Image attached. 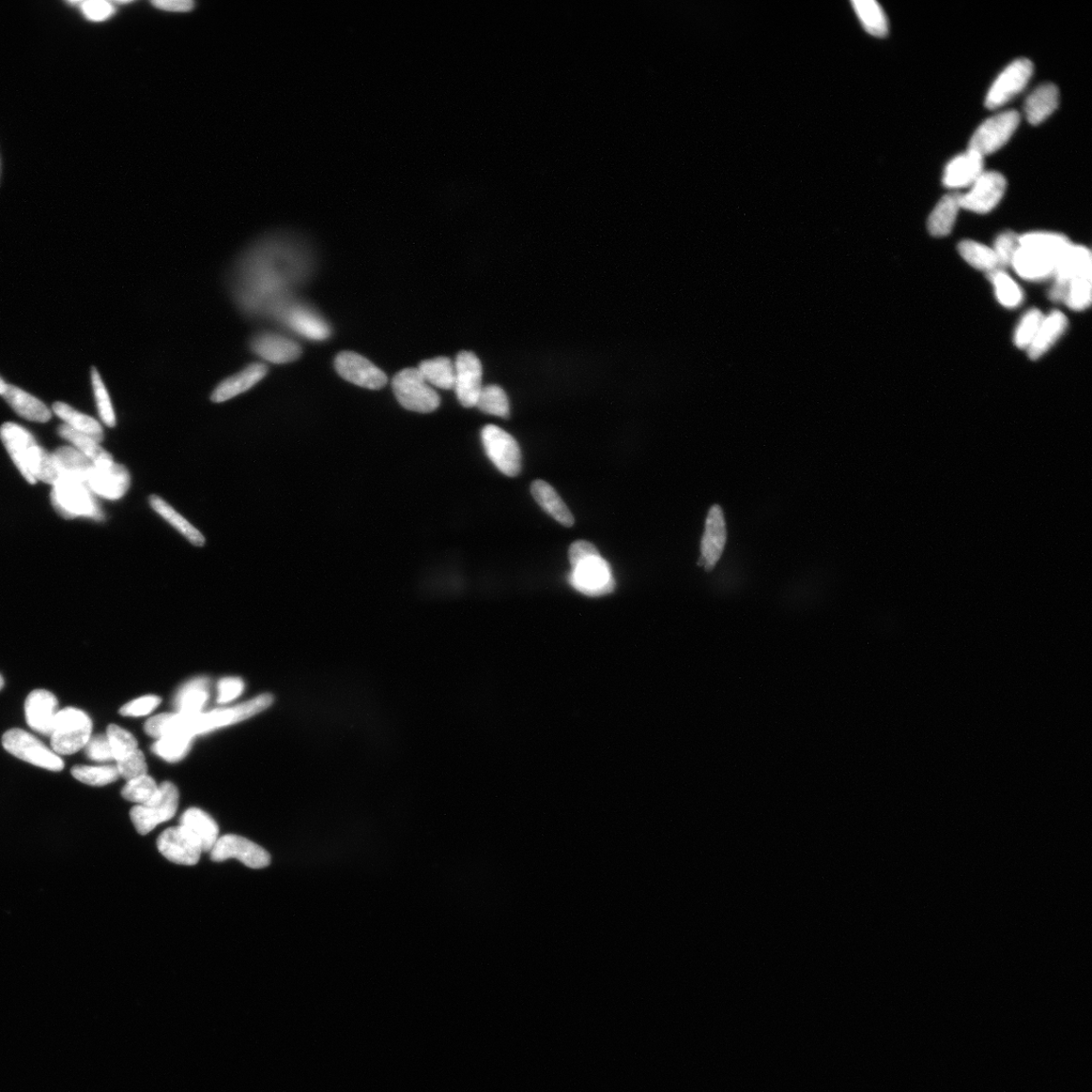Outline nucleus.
<instances>
[{"mask_svg": "<svg viewBox=\"0 0 1092 1092\" xmlns=\"http://www.w3.org/2000/svg\"><path fill=\"white\" fill-rule=\"evenodd\" d=\"M300 250L293 239L275 234L259 239L237 259L228 286L245 316L271 319L280 305L292 300L291 289L303 276Z\"/></svg>", "mask_w": 1092, "mask_h": 1092, "instance_id": "obj_1", "label": "nucleus"}, {"mask_svg": "<svg viewBox=\"0 0 1092 1092\" xmlns=\"http://www.w3.org/2000/svg\"><path fill=\"white\" fill-rule=\"evenodd\" d=\"M274 697L263 694L231 708L216 709L208 713L181 714L164 713L149 720L145 731L156 739L171 734H185L191 737L206 734L218 728L229 726L248 720L273 705Z\"/></svg>", "mask_w": 1092, "mask_h": 1092, "instance_id": "obj_2", "label": "nucleus"}, {"mask_svg": "<svg viewBox=\"0 0 1092 1092\" xmlns=\"http://www.w3.org/2000/svg\"><path fill=\"white\" fill-rule=\"evenodd\" d=\"M2 439L14 465L26 480L54 486L60 478L52 454L39 446L31 432L19 424L8 422L0 427Z\"/></svg>", "mask_w": 1092, "mask_h": 1092, "instance_id": "obj_3", "label": "nucleus"}, {"mask_svg": "<svg viewBox=\"0 0 1092 1092\" xmlns=\"http://www.w3.org/2000/svg\"><path fill=\"white\" fill-rule=\"evenodd\" d=\"M1069 239L1064 234L1053 232H1031L1020 236L1011 266L1021 277L1039 281L1054 276L1057 264L1070 246Z\"/></svg>", "mask_w": 1092, "mask_h": 1092, "instance_id": "obj_4", "label": "nucleus"}, {"mask_svg": "<svg viewBox=\"0 0 1092 1092\" xmlns=\"http://www.w3.org/2000/svg\"><path fill=\"white\" fill-rule=\"evenodd\" d=\"M93 722L76 707L59 710L51 731V746L57 755L77 754L92 738Z\"/></svg>", "mask_w": 1092, "mask_h": 1092, "instance_id": "obj_5", "label": "nucleus"}, {"mask_svg": "<svg viewBox=\"0 0 1092 1092\" xmlns=\"http://www.w3.org/2000/svg\"><path fill=\"white\" fill-rule=\"evenodd\" d=\"M51 502L56 512L65 519L86 517L103 520V513L93 492L81 482L60 477L53 486Z\"/></svg>", "mask_w": 1092, "mask_h": 1092, "instance_id": "obj_6", "label": "nucleus"}, {"mask_svg": "<svg viewBox=\"0 0 1092 1092\" xmlns=\"http://www.w3.org/2000/svg\"><path fill=\"white\" fill-rule=\"evenodd\" d=\"M393 391L401 405L413 412L431 413L440 405V397L424 380L418 368H406L397 373Z\"/></svg>", "mask_w": 1092, "mask_h": 1092, "instance_id": "obj_7", "label": "nucleus"}, {"mask_svg": "<svg viewBox=\"0 0 1092 1092\" xmlns=\"http://www.w3.org/2000/svg\"><path fill=\"white\" fill-rule=\"evenodd\" d=\"M5 750L10 755L39 768L52 772L64 769V761L39 739L21 728H12L3 737Z\"/></svg>", "mask_w": 1092, "mask_h": 1092, "instance_id": "obj_8", "label": "nucleus"}, {"mask_svg": "<svg viewBox=\"0 0 1092 1092\" xmlns=\"http://www.w3.org/2000/svg\"><path fill=\"white\" fill-rule=\"evenodd\" d=\"M178 800L177 788L170 782L162 783L151 802L133 807L130 815L134 829L146 835L163 822L170 821L176 815Z\"/></svg>", "mask_w": 1092, "mask_h": 1092, "instance_id": "obj_9", "label": "nucleus"}, {"mask_svg": "<svg viewBox=\"0 0 1092 1092\" xmlns=\"http://www.w3.org/2000/svg\"><path fill=\"white\" fill-rule=\"evenodd\" d=\"M567 580L578 592L590 597L604 596L616 589L610 564L600 553L582 559L573 565Z\"/></svg>", "mask_w": 1092, "mask_h": 1092, "instance_id": "obj_10", "label": "nucleus"}, {"mask_svg": "<svg viewBox=\"0 0 1092 1092\" xmlns=\"http://www.w3.org/2000/svg\"><path fill=\"white\" fill-rule=\"evenodd\" d=\"M1020 123L1021 115L1013 110L993 116L975 132L968 149L983 157L993 154L1010 141Z\"/></svg>", "mask_w": 1092, "mask_h": 1092, "instance_id": "obj_11", "label": "nucleus"}, {"mask_svg": "<svg viewBox=\"0 0 1092 1092\" xmlns=\"http://www.w3.org/2000/svg\"><path fill=\"white\" fill-rule=\"evenodd\" d=\"M271 319L286 325L292 331L313 341H323L331 334V326L318 313L292 300L280 305Z\"/></svg>", "mask_w": 1092, "mask_h": 1092, "instance_id": "obj_12", "label": "nucleus"}, {"mask_svg": "<svg viewBox=\"0 0 1092 1092\" xmlns=\"http://www.w3.org/2000/svg\"><path fill=\"white\" fill-rule=\"evenodd\" d=\"M482 441L488 457L502 474L511 477L520 474L521 451L510 434L496 425H487L482 430Z\"/></svg>", "mask_w": 1092, "mask_h": 1092, "instance_id": "obj_13", "label": "nucleus"}, {"mask_svg": "<svg viewBox=\"0 0 1092 1092\" xmlns=\"http://www.w3.org/2000/svg\"><path fill=\"white\" fill-rule=\"evenodd\" d=\"M1034 64L1027 58L1014 60L992 85L986 96L987 109L995 110L1004 106L1017 95L1021 94L1033 76Z\"/></svg>", "mask_w": 1092, "mask_h": 1092, "instance_id": "obj_14", "label": "nucleus"}, {"mask_svg": "<svg viewBox=\"0 0 1092 1092\" xmlns=\"http://www.w3.org/2000/svg\"><path fill=\"white\" fill-rule=\"evenodd\" d=\"M209 855L213 862L236 859L251 869H263L272 862L271 855L262 847L237 834L220 836Z\"/></svg>", "mask_w": 1092, "mask_h": 1092, "instance_id": "obj_15", "label": "nucleus"}, {"mask_svg": "<svg viewBox=\"0 0 1092 1092\" xmlns=\"http://www.w3.org/2000/svg\"><path fill=\"white\" fill-rule=\"evenodd\" d=\"M1007 189V179L997 171H984L965 193H960L961 208L987 214L1000 203Z\"/></svg>", "mask_w": 1092, "mask_h": 1092, "instance_id": "obj_16", "label": "nucleus"}, {"mask_svg": "<svg viewBox=\"0 0 1092 1092\" xmlns=\"http://www.w3.org/2000/svg\"><path fill=\"white\" fill-rule=\"evenodd\" d=\"M339 376L356 385L380 390L387 383L385 373L361 354L343 351L335 359Z\"/></svg>", "mask_w": 1092, "mask_h": 1092, "instance_id": "obj_17", "label": "nucleus"}, {"mask_svg": "<svg viewBox=\"0 0 1092 1092\" xmlns=\"http://www.w3.org/2000/svg\"><path fill=\"white\" fill-rule=\"evenodd\" d=\"M455 390L461 405L475 407L482 391L483 367L480 359L471 351H461L456 357Z\"/></svg>", "mask_w": 1092, "mask_h": 1092, "instance_id": "obj_18", "label": "nucleus"}, {"mask_svg": "<svg viewBox=\"0 0 1092 1092\" xmlns=\"http://www.w3.org/2000/svg\"><path fill=\"white\" fill-rule=\"evenodd\" d=\"M131 485V475L127 468L116 463L95 465L89 474L86 486L96 495L108 500H118L126 495Z\"/></svg>", "mask_w": 1092, "mask_h": 1092, "instance_id": "obj_19", "label": "nucleus"}, {"mask_svg": "<svg viewBox=\"0 0 1092 1092\" xmlns=\"http://www.w3.org/2000/svg\"><path fill=\"white\" fill-rule=\"evenodd\" d=\"M157 848L162 856L177 865H197L203 854L200 845L181 826L164 831L157 839Z\"/></svg>", "mask_w": 1092, "mask_h": 1092, "instance_id": "obj_20", "label": "nucleus"}, {"mask_svg": "<svg viewBox=\"0 0 1092 1092\" xmlns=\"http://www.w3.org/2000/svg\"><path fill=\"white\" fill-rule=\"evenodd\" d=\"M250 350L264 362L274 365L293 363L302 354L300 344L276 332L254 335L250 340Z\"/></svg>", "mask_w": 1092, "mask_h": 1092, "instance_id": "obj_21", "label": "nucleus"}, {"mask_svg": "<svg viewBox=\"0 0 1092 1092\" xmlns=\"http://www.w3.org/2000/svg\"><path fill=\"white\" fill-rule=\"evenodd\" d=\"M727 540V532L723 508L714 505L710 508L707 519L705 535L701 542V559L699 564L711 571L721 560Z\"/></svg>", "mask_w": 1092, "mask_h": 1092, "instance_id": "obj_22", "label": "nucleus"}, {"mask_svg": "<svg viewBox=\"0 0 1092 1092\" xmlns=\"http://www.w3.org/2000/svg\"><path fill=\"white\" fill-rule=\"evenodd\" d=\"M58 710L56 696L45 689L29 693L25 703L26 721L29 727L44 736L51 735Z\"/></svg>", "mask_w": 1092, "mask_h": 1092, "instance_id": "obj_23", "label": "nucleus"}, {"mask_svg": "<svg viewBox=\"0 0 1092 1092\" xmlns=\"http://www.w3.org/2000/svg\"><path fill=\"white\" fill-rule=\"evenodd\" d=\"M984 172V157L968 151L954 157L942 175V185L949 188H970Z\"/></svg>", "mask_w": 1092, "mask_h": 1092, "instance_id": "obj_24", "label": "nucleus"}, {"mask_svg": "<svg viewBox=\"0 0 1092 1092\" xmlns=\"http://www.w3.org/2000/svg\"><path fill=\"white\" fill-rule=\"evenodd\" d=\"M268 373V367L261 363L247 366L242 371L221 382L212 393L214 403H224L251 390L260 384Z\"/></svg>", "mask_w": 1092, "mask_h": 1092, "instance_id": "obj_25", "label": "nucleus"}, {"mask_svg": "<svg viewBox=\"0 0 1092 1092\" xmlns=\"http://www.w3.org/2000/svg\"><path fill=\"white\" fill-rule=\"evenodd\" d=\"M179 826L202 848L203 852H209L219 840L220 829L215 819L200 809L188 810L179 820Z\"/></svg>", "mask_w": 1092, "mask_h": 1092, "instance_id": "obj_26", "label": "nucleus"}, {"mask_svg": "<svg viewBox=\"0 0 1092 1092\" xmlns=\"http://www.w3.org/2000/svg\"><path fill=\"white\" fill-rule=\"evenodd\" d=\"M1092 276V258L1090 250L1084 246L1073 245L1066 249L1060 259L1054 273L1055 281L1069 282L1076 278Z\"/></svg>", "mask_w": 1092, "mask_h": 1092, "instance_id": "obj_27", "label": "nucleus"}, {"mask_svg": "<svg viewBox=\"0 0 1092 1092\" xmlns=\"http://www.w3.org/2000/svg\"><path fill=\"white\" fill-rule=\"evenodd\" d=\"M10 408L28 421L46 423L51 421L52 413L45 403L36 397L29 395L22 388L7 385L2 395Z\"/></svg>", "mask_w": 1092, "mask_h": 1092, "instance_id": "obj_28", "label": "nucleus"}, {"mask_svg": "<svg viewBox=\"0 0 1092 1092\" xmlns=\"http://www.w3.org/2000/svg\"><path fill=\"white\" fill-rule=\"evenodd\" d=\"M1059 106V89L1053 83H1044L1031 92L1025 101V114L1029 124L1045 122Z\"/></svg>", "mask_w": 1092, "mask_h": 1092, "instance_id": "obj_29", "label": "nucleus"}, {"mask_svg": "<svg viewBox=\"0 0 1092 1092\" xmlns=\"http://www.w3.org/2000/svg\"><path fill=\"white\" fill-rule=\"evenodd\" d=\"M52 456L60 477L86 485L87 478L95 467L91 459L71 446L59 447Z\"/></svg>", "mask_w": 1092, "mask_h": 1092, "instance_id": "obj_30", "label": "nucleus"}, {"mask_svg": "<svg viewBox=\"0 0 1092 1092\" xmlns=\"http://www.w3.org/2000/svg\"><path fill=\"white\" fill-rule=\"evenodd\" d=\"M1068 322L1064 313L1054 311L1044 317L1039 331L1028 349L1033 361L1048 351L1066 331Z\"/></svg>", "mask_w": 1092, "mask_h": 1092, "instance_id": "obj_31", "label": "nucleus"}, {"mask_svg": "<svg viewBox=\"0 0 1092 1092\" xmlns=\"http://www.w3.org/2000/svg\"><path fill=\"white\" fill-rule=\"evenodd\" d=\"M531 493L534 500L544 510L556 519L562 526L571 528L575 519L555 489L545 481L537 480L531 484Z\"/></svg>", "mask_w": 1092, "mask_h": 1092, "instance_id": "obj_32", "label": "nucleus"}, {"mask_svg": "<svg viewBox=\"0 0 1092 1092\" xmlns=\"http://www.w3.org/2000/svg\"><path fill=\"white\" fill-rule=\"evenodd\" d=\"M960 209V193H949L942 197L927 220V229L931 235L935 237L950 235Z\"/></svg>", "mask_w": 1092, "mask_h": 1092, "instance_id": "obj_33", "label": "nucleus"}, {"mask_svg": "<svg viewBox=\"0 0 1092 1092\" xmlns=\"http://www.w3.org/2000/svg\"><path fill=\"white\" fill-rule=\"evenodd\" d=\"M53 411L68 427L84 434L98 443L103 441V429L95 418L81 413L63 402L54 403Z\"/></svg>", "mask_w": 1092, "mask_h": 1092, "instance_id": "obj_34", "label": "nucleus"}, {"mask_svg": "<svg viewBox=\"0 0 1092 1092\" xmlns=\"http://www.w3.org/2000/svg\"><path fill=\"white\" fill-rule=\"evenodd\" d=\"M207 688L208 680L204 677L188 682L175 697L174 707L177 713L187 715L201 713L208 699Z\"/></svg>", "mask_w": 1092, "mask_h": 1092, "instance_id": "obj_35", "label": "nucleus"}, {"mask_svg": "<svg viewBox=\"0 0 1092 1092\" xmlns=\"http://www.w3.org/2000/svg\"><path fill=\"white\" fill-rule=\"evenodd\" d=\"M149 503L157 514L168 521L178 532H181L191 545L205 546L206 538L202 532L190 525L185 517L177 513L170 504L156 495H152L149 499Z\"/></svg>", "mask_w": 1092, "mask_h": 1092, "instance_id": "obj_36", "label": "nucleus"}, {"mask_svg": "<svg viewBox=\"0 0 1092 1092\" xmlns=\"http://www.w3.org/2000/svg\"><path fill=\"white\" fill-rule=\"evenodd\" d=\"M851 5L867 33L878 38L888 34L886 14L875 0H852Z\"/></svg>", "mask_w": 1092, "mask_h": 1092, "instance_id": "obj_37", "label": "nucleus"}, {"mask_svg": "<svg viewBox=\"0 0 1092 1092\" xmlns=\"http://www.w3.org/2000/svg\"><path fill=\"white\" fill-rule=\"evenodd\" d=\"M58 434L60 438L67 440L72 444V447L77 448L79 452L91 459L95 465H106V463L114 462L113 456L106 450H103L98 442L84 436V434L73 430L65 424L58 427Z\"/></svg>", "mask_w": 1092, "mask_h": 1092, "instance_id": "obj_38", "label": "nucleus"}, {"mask_svg": "<svg viewBox=\"0 0 1092 1092\" xmlns=\"http://www.w3.org/2000/svg\"><path fill=\"white\" fill-rule=\"evenodd\" d=\"M418 369L428 384L442 390L455 388L456 367L452 359L448 357L430 359L421 363Z\"/></svg>", "mask_w": 1092, "mask_h": 1092, "instance_id": "obj_39", "label": "nucleus"}, {"mask_svg": "<svg viewBox=\"0 0 1092 1092\" xmlns=\"http://www.w3.org/2000/svg\"><path fill=\"white\" fill-rule=\"evenodd\" d=\"M958 251L966 262L979 271L991 274L1000 269L995 253L989 246L976 242L964 241L959 243Z\"/></svg>", "mask_w": 1092, "mask_h": 1092, "instance_id": "obj_40", "label": "nucleus"}, {"mask_svg": "<svg viewBox=\"0 0 1092 1092\" xmlns=\"http://www.w3.org/2000/svg\"><path fill=\"white\" fill-rule=\"evenodd\" d=\"M989 276L994 283L997 300L1002 306L1012 309L1021 305L1024 298L1023 292L1004 269H997Z\"/></svg>", "mask_w": 1092, "mask_h": 1092, "instance_id": "obj_41", "label": "nucleus"}, {"mask_svg": "<svg viewBox=\"0 0 1092 1092\" xmlns=\"http://www.w3.org/2000/svg\"><path fill=\"white\" fill-rule=\"evenodd\" d=\"M482 412L508 418L510 415V403L502 387L495 385L483 386L478 396L476 405Z\"/></svg>", "mask_w": 1092, "mask_h": 1092, "instance_id": "obj_42", "label": "nucleus"}, {"mask_svg": "<svg viewBox=\"0 0 1092 1092\" xmlns=\"http://www.w3.org/2000/svg\"><path fill=\"white\" fill-rule=\"evenodd\" d=\"M193 737L185 734H171L158 739L153 744V752L168 761L183 760L188 753Z\"/></svg>", "mask_w": 1092, "mask_h": 1092, "instance_id": "obj_43", "label": "nucleus"}, {"mask_svg": "<svg viewBox=\"0 0 1092 1092\" xmlns=\"http://www.w3.org/2000/svg\"><path fill=\"white\" fill-rule=\"evenodd\" d=\"M71 774L77 780L91 786H106L118 779L116 766H76Z\"/></svg>", "mask_w": 1092, "mask_h": 1092, "instance_id": "obj_44", "label": "nucleus"}, {"mask_svg": "<svg viewBox=\"0 0 1092 1092\" xmlns=\"http://www.w3.org/2000/svg\"><path fill=\"white\" fill-rule=\"evenodd\" d=\"M158 790L159 786L153 778L144 775L128 781L122 790V797L128 801L145 805L156 797Z\"/></svg>", "mask_w": 1092, "mask_h": 1092, "instance_id": "obj_45", "label": "nucleus"}, {"mask_svg": "<svg viewBox=\"0 0 1092 1092\" xmlns=\"http://www.w3.org/2000/svg\"><path fill=\"white\" fill-rule=\"evenodd\" d=\"M92 384L94 394L97 403V408L101 421L108 427L113 428L116 424V413L113 403L108 392V388L104 385L98 370L96 367L92 369Z\"/></svg>", "mask_w": 1092, "mask_h": 1092, "instance_id": "obj_46", "label": "nucleus"}, {"mask_svg": "<svg viewBox=\"0 0 1092 1092\" xmlns=\"http://www.w3.org/2000/svg\"><path fill=\"white\" fill-rule=\"evenodd\" d=\"M1044 317L1037 309L1030 310L1026 313L1014 333L1013 341L1016 348L1029 349L1039 331Z\"/></svg>", "mask_w": 1092, "mask_h": 1092, "instance_id": "obj_47", "label": "nucleus"}, {"mask_svg": "<svg viewBox=\"0 0 1092 1092\" xmlns=\"http://www.w3.org/2000/svg\"><path fill=\"white\" fill-rule=\"evenodd\" d=\"M1065 303L1074 311H1083L1091 304V278H1076L1068 282Z\"/></svg>", "mask_w": 1092, "mask_h": 1092, "instance_id": "obj_48", "label": "nucleus"}, {"mask_svg": "<svg viewBox=\"0 0 1092 1092\" xmlns=\"http://www.w3.org/2000/svg\"><path fill=\"white\" fill-rule=\"evenodd\" d=\"M115 761L121 760L138 749V742L129 731L116 725H111L107 730Z\"/></svg>", "mask_w": 1092, "mask_h": 1092, "instance_id": "obj_49", "label": "nucleus"}, {"mask_svg": "<svg viewBox=\"0 0 1092 1092\" xmlns=\"http://www.w3.org/2000/svg\"><path fill=\"white\" fill-rule=\"evenodd\" d=\"M1020 247V236L1011 231L1001 233L994 242L993 248L999 268L1008 267L1011 265L1017 249Z\"/></svg>", "mask_w": 1092, "mask_h": 1092, "instance_id": "obj_50", "label": "nucleus"}, {"mask_svg": "<svg viewBox=\"0 0 1092 1092\" xmlns=\"http://www.w3.org/2000/svg\"><path fill=\"white\" fill-rule=\"evenodd\" d=\"M119 776L127 781L147 775L148 767L144 754L140 750L132 752L127 757L116 761Z\"/></svg>", "mask_w": 1092, "mask_h": 1092, "instance_id": "obj_51", "label": "nucleus"}, {"mask_svg": "<svg viewBox=\"0 0 1092 1092\" xmlns=\"http://www.w3.org/2000/svg\"><path fill=\"white\" fill-rule=\"evenodd\" d=\"M88 759L96 761H110L115 760L110 740L107 735L92 737L84 746Z\"/></svg>", "mask_w": 1092, "mask_h": 1092, "instance_id": "obj_52", "label": "nucleus"}, {"mask_svg": "<svg viewBox=\"0 0 1092 1092\" xmlns=\"http://www.w3.org/2000/svg\"><path fill=\"white\" fill-rule=\"evenodd\" d=\"M80 6L84 16L93 22L106 21L115 13L114 3L104 2V0H87V2L81 3Z\"/></svg>", "mask_w": 1092, "mask_h": 1092, "instance_id": "obj_53", "label": "nucleus"}, {"mask_svg": "<svg viewBox=\"0 0 1092 1092\" xmlns=\"http://www.w3.org/2000/svg\"><path fill=\"white\" fill-rule=\"evenodd\" d=\"M161 699L157 696H144L131 701L119 710L123 716L138 717L152 713L160 705Z\"/></svg>", "mask_w": 1092, "mask_h": 1092, "instance_id": "obj_54", "label": "nucleus"}, {"mask_svg": "<svg viewBox=\"0 0 1092 1092\" xmlns=\"http://www.w3.org/2000/svg\"><path fill=\"white\" fill-rule=\"evenodd\" d=\"M244 690V683L239 678H224L219 683V697L218 702L220 705H225L242 694Z\"/></svg>", "mask_w": 1092, "mask_h": 1092, "instance_id": "obj_55", "label": "nucleus"}, {"mask_svg": "<svg viewBox=\"0 0 1092 1092\" xmlns=\"http://www.w3.org/2000/svg\"><path fill=\"white\" fill-rule=\"evenodd\" d=\"M597 553H600V551H598L595 546L591 543L585 541H578L570 546V549H568V560H570V563L573 566L582 559L597 555Z\"/></svg>", "mask_w": 1092, "mask_h": 1092, "instance_id": "obj_56", "label": "nucleus"}, {"mask_svg": "<svg viewBox=\"0 0 1092 1092\" xmlns=\"http://www.w3.org/2000/svg\"><path fill=\"white\" fill-rule=\"evenodd\" d=\"M152 5L158 9L170 12H188L194 8L190 0H156Z\"/></svg>", "mask_w": 1092, "mask_h": 1092, "instance_id": "obj_57", "label": "nucleus"}, {"mask_svg": "<svg viewBox=\"0 0 1092 1092\" xmlns=\"http://www.w3.org/2000/svg\"><path fill=\"white\" fill-rule=\"evenodd\" d=\"M6 386H7V384L5 383V381L2 378H0V395L4 394V392L6 390Z\"/></svg>", "mask_w": 1092, "mask_h": 1092, "instance_id": "obj_58", "label": "nucleus"}, {"mask_svg": "<svg viewBox=\"0 0 1092 1092\" xmlns=\"http://www.w3.org/2000/svg\"><path fill=\"white\" fill-rule=\"evenodd\" d=\"M4 686H5V680H4L3 676L0 675V690L3 689Z\"/></svg>", "mask_w": 1092, "mask_h": 1092, "instance_id": "obj_59", "label": "nucleus"}]
</instances>
